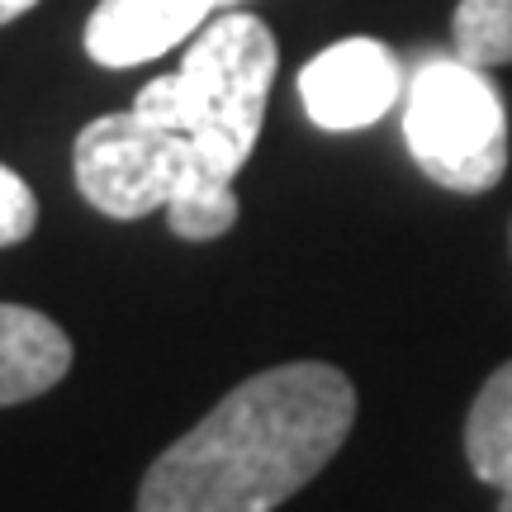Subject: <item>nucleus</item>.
I'll return each instance as SVG.
<instances>
[{"label":"nucleus","instance_id":"12","mask_svg":"<svg viewBox=\"0 0 512 512\" xmlns=\"http://www.w3.org/2000/svg\"><path fill=\"white\" fill-rule=\"evenodd\" d=\"M498 512H512V494H503V503H498Z\"/></svg>","mask_w":512,"mask_h":512},{"label":"nucleus","instance_id":"6","mask_svg":"<svg viewBox=\"0 0 512 512\" xmlns=\"http://www.w3.org/2000/svg\"><path fill=\"white\" fill-rule=\"evenodd\" d=\"M209 15V0H100L86 19V53L124 72L195 38Z\"/></svg>","mask_w":512,"mask_h":512},{"label":"nucleus","instance_id":"5","mask_svg":"<svg viewBox=\"0 0 512 512\" xmlns=\"http://www.w3.org/2000/svg\"><path fill=\"white\" fill-rule=\"evenodd\" d=\"M399 91V62L380 38H342L299 72V100H304L313 124L328 128V133L380 124L394 110Z\"/></svg>","mask_w":512,"mask_h":512},{"label":"nucleus","instance_id":"7","mask_svg":"<svg viewBox=\"0 0 512 512\" xmlns=\"http://www.w3.org/2000/svg\"><path fill=\"white\" fill-rule=\"evenodd\" d=\"M72 370V337L48 313L0 304V408L48 394Z\"/></svg>","mask_w":512,"mask_h":512},{"label":"nucleus","instance_id":"11","mask_svg":"<svg viewBox=\"0 0 512 512\" xmlns=\"http://www.w3.org/2000/svg\"><path fill=\"white\" fill-rule=\"evenodd\" d=\"M38 0H0V29L10 24V19H19V15H29Z\"/></svg>","mask_w":512,"mask_h":512},{"label":"nucleus","instance_id":"9","mask_svg":"<svg viewBox=\"0 0 512 512\" xmlns=\"http://www.w3.org/2000/svg\"><path fill=\"white\" fill-rule=\"evenodd\" d=\"M456 53L475 67H508L512 62V0H460L456 19Z\"/></svg>","mask_w":512,"mask_h":512},{"label":"nucleus","instance_id":"1","mask_svg":"<svg viewBox=\"0 0 512 512\" xmlns=\"http://www.w3.org/2000/svg\"><path fill=\"white\" fill-rule=\"evenodd\" d=\"M356 422V389L328 361L256 370L147 465L138 512H275L328 465Z\"/></svg>","mask_w":512,"mask_h":512},{"label":"nucleus","instance_id":"3","mask_svg":"<svg viewBox=\"0 0 512 512\" xmlns=\"http://www.w3.org/2000/svg\"><path fill=\"white\" fill-rule=\"evenodd\" d=\"M403 143L422 176L446 190H494L508 171V100L460 53L427 57L403 95Z\"/></svg>","mask_w":512,"mask_h":512},{"label":"nucleus","instance_id":"2","mask_svg":"<svg viewBox=\"0 0 512 512\" xmlns=\"http://www.w3.org/2000/svg\"><path fill=\"white\" fill-rule=\"evenodd\" d=\"M275 62H280L275 38L256 15L209 19L190 38L181 67L147 81L133 110L190 138L200 162L214 176L233 181L261 138Z\"/></svg>","mask_w":512,"mask_h":512},{"label":"nucleus","instance_id":"8","mask_svg":"<svg viewBox=\"0 0 512 512\" xmlns=\"http://www.w3.org/2000/svg\"><path fill=\"white\" fill-rule=\"evenodd\" d=\"M465 456L489 489L512 494V361H503L470 403Z\"/></svg>","mask_w":512,"mask_h":512},{"label":"nucleus","instance_id":"13","mask_svg":"<svg viewBox=\"0 0 512 512\" xmlns=\"http://www.w3.org/2000/svg\"><path fill=\"white\" fill-rule=\"evenodd\" d=\"M209 5H214V10H223V5H238V0H209Z\"/></svg>","mask_w":512,"mask_h":512},{"label":"nucleus","instance_id":"10","mask_svg":"<svg viewBox=\"0 0 512 512\" xmlns=\"http://www.w3.org/2000/svg\"><path fill=\"white\" fill-rule=\"evenodd\" d=\"M38 228V200L29 181H19L10 166H0V247H15Z\"/></svg>","mask_w":512,"mask_h":512},{"label":"nucleus","instance_id":"4","mask_svg":"<svg viewBox=\"0 0 512 512\" xmlns=\"http://www.w3.org/2000/svg\"><path fill=\"white\" fill-rule=\"evenodd\" d=\"M190 171H209L190 138L152 124L138 110L100 114L76 138V185L105 219H147L166 209Z\"/></svg>","mask_w":512,"mask_h":512}]
</instances>
